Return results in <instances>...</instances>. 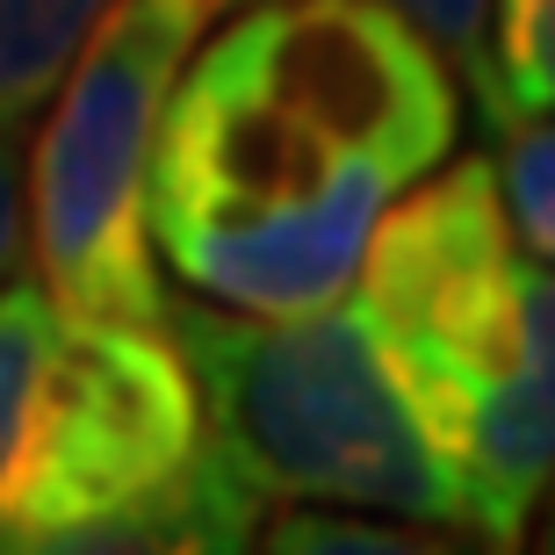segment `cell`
Masks as SVG:
<instances>
[{
  "label": "cell",
  "instance_id": "cell-8",
  "mask_svg": "<svg viewBox=\"0 0 555 555\" xmlns=\"http://www.w3.org/2000/svg\"><path fill=\"white\" fill-rule=\"evenodd\" d=\"M246 555H505L469 527H433L397 513H339V505H282L260 513Z\"/></svg>",
  "mask_w": 555,
  "mask_h": 555
},
{
  "label": "cell",
  "instance_id": "cell-2",
  "mask_svg": "<svg viewBox=\"0 0 555 555\" xmlns=\"http://www.w3.org/2000/svg\"><path fill=\"white\" fill-rule=\"evenodd\" d=\"M347 296L469 534L519 555L555 454L548 260H527L498 209L491 159H440L375 217Z\"/></svg>",
  "mask_w": 555,
  "mask_h": 555
},
{
  "label": "cell",
  "instance_id": "cell-4",
  "mask_svg": "<svg viewBox=\"0 0 555 555\" xmlns=\"http://www.w3.org/2000/svg\"><path fill=\"white\" fill-rule=\"evenodd\" d=\"M203 448V412L166 325H102L0 282V541L102 519Z\"/></svg>",
  "mask_w": 555,
  "mask_h": 555
},
{
  "label": "cell",
  "instance_id": "cell-12",
  "mask_svg": "<svg viewBox=\"0 0 555 555\" xmlns=\"http://www.w3.org/2000/svg\"><path fill=\"white\" fill-rule=\"evenodd\" d=\"M29 253V224H22V152L15 138H0V282L22 268Z\"/></svg>",
  "mask_w": 555,
  "mask_h": 555
},
{
  "label": "cell",
  "instance_id": "cell-7",
  "mask_svg": "<svg viewBox=\"0 0 555 555\" xmlns=\"http://www.w3.org/2000/svg\"><path fill=\"white\" fill-rule=\"evenodd\" d=\"M108 8L116 0H0V138L22 144Z\"/></svg>",
  "mask_w": 555,
  "mask_h": 555
},
{
  "label": "cell",
  "instance_id": "cell-6",
  "mask_svg": "<svg viewBox=\"0 0 555 555\" xmlns=\"http://www.w3.org/2000/svg\"><path fill=\"white\" fill-rule=\"evenodd\" d=\"M260 513H268V498L224 454L195 448V462L166 476L159 491L130 498L102 519H80V527L8 534L0 555H246Z\"/></svg>",
  "mask_w": 555,
  "mask_h": 555
},
{
  "label": "cell",
  "instance_id": "cell-1",
  "mask_svg": "<svg viewBox=\"0 0 555 555\" xmlns=\"http://www.w3.org/2000/svg\"><path fill=\"white\" fill-rule=\"evenodd\" d=\"M454 130V65L383 0H246L166 94L152 253L203 304L318 310Z\"/></svg>",
  "mask_w": 555,
  "mask_h": 555
},
{
  "label": "cell",
  "instance_id": "cell-5",
  "mask_svg": "<svg viewBox=\"0 0 555 555\" xmlns=\"http://www.w3.org/2000/svg\"><path fill=\"white\" fill-rule=\"evenodd\" d=\"M217 0H116L65 65L37 159L22 166V224L43 296L102 325H166V274L144 195L166 94Z\"/></svg>",
  "mask_w": 555,
  "mask_h": 555
},
{
  "label": "cell",
  "instance_id": "cell-11",
  "mask_svg": "<svg viewBox=\"0 0 555 555\" xmlns=\"http://www.w3.org/2000/svg\"><path fill=\"white\" fill-rule=\"evenodd\" d=\"M217 8H246V0H217ZM383 8L412 22L454 73H476V65H483V22H491V0H383Z\"/></svg>",
  "mask_w": 555,
  "mask_h": 555
},
{
  "label": "cell",
  "instance_id": "cell-3",
  "mask_svg": "<svg viewBox=\"0 0 555 555\" xmlns=\"http://www.w3.org/2000/svg\"><path fill=\"white\" fill-rule=\"evenodd\" d=\"M166 339L195 383L203 448L224 454L268 505L288 498L469 527L353 296L282 318L188 296L166 304Z\"/></svg>",
  "mask_w": 555,
  "mask_h": 555
},
{
  "label": "cell",
  "instance_id": "cell-9",
  "mask_svg": "<svg viewBox=\"0 0 555 555\" xmlns=\"http://www.w3.org/2000/svg\"><path fill=\"white\" fill-rule=\"evenodd\" d=\"M491 108H527L548 116L555 102V0H491L483 22V65L469 73Z\"/></svg>",
  "mask_w": 555,
  "mask_h": 555
},
{
  "label": "cell",
  "instance_id": "cell-10",
  "mask_svg": "<svg viewBox=\"0 0 555 555\" xmlns=\"http://www.w3.org/2000/svg\"><path fill=\"white\" fill-rule=\"evenodd\" d=\"M491 130H498V152H483V159H491L498 209H505L519 253H527V260H548V246H555V144H548V116L491 108Z\"/></svg>",
  "mask_w": 555,
  "mask_h": 555
}]
</instances>
